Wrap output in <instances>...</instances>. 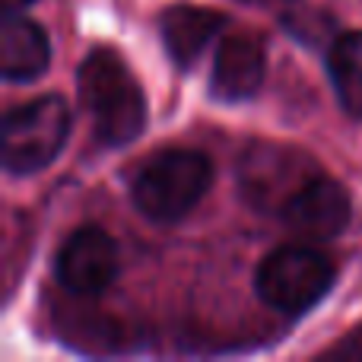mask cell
I'll use <instances>...</instances> for the list:
<instances>
[{
    "instance_id": "obj_1",
    "label": "cell",
    "mask_w": 362,
    "mask_h": 362,
    "mask_svg": "<svg viewBox=\"0 0 362 362\" xmlns=\"http://www.w3.org/2000/svg\"><path fill=\"white\" fill-rule=\"evenodd\" d=\"M80 102L93 121V134L105 146H124L144 134L146 99L137 76L118 51L95 48L76 70Z\"/></svg>"
},
{
    "instance_id": "obj_2",
    "label": "cell",
    "mask_w": 362,
    "mask_h": 362,
    "mask_svg": "<svg viewBox=\"0 0 362 362\" xmlns=\"http://www.w3.org/2000/svg\"><path fill=\"white\" fill-rule=\"evenodd\" d=\"M213 181V165L204 153L172 146L146 159L131 187L134 206L153 223H178L204 200Z\"/></svg>"
},
{
    "instance_id": "obj_3",
    "label": "cell",
    "mask_w": 362,
    "mask_h": 362,
    "mask_svg": "<svg viewBox=\"0 0 362 362\" xmlns=\"http://www.w3.org/2000/svg\"><path fill=\"white\" fill-rule=\"evenodd\" d=\"M70 137V105L61 95H42L6 112L0 153L13 175L48 169Z\"/></svg>"
},
{
    "instance_id": "obj_4",
    "label": "cell",
    "mask_w": 362,
    "mask_h": 362,
    "mask_svg": "<svg viewBox=\"0 0 362 362\" xmlns=\"http://www.w3.org/2000/svg\"><path fill=\"white\" fill-rule=\"evenodd\" d=\"M334 283V264L312 248L270 251L255 274V289L264 305L276 312H305L327 296Z\"/></svg>"
},
{
    "instance_id": "obj_5",
    "label": "cell",
    "mask_w": 362,
    "mask_h": 362,
    "mask_svg": "<svg viewBox=\"0 0 362 362\" xmlns=\"http://www.w3.org/2000/svg\"><path fill=\"white\" fill-rule=\"evenodd\" d=\"M315 175L318 165L312 156L283 144H248L238 156V187L261 213H283Z\"/></svg>"
},
{
    "instance_id": "obj_6",
    "label": "cell",
    "mask_w": 362,
    "mask_h": 362,
    "mask_svg": "<svg viewBox=\"0 0 362 362\" xmlns=\"http://www.w3.org/2000/svg\"><path fill=\"white\" fill-rule=\"evenodd\" d=\"M54 276L70 296H102L118 276V245L108 232L83 226L61 245Z\"/></svg>"
},
{
    "instance_id": "obj_7",
    "label": "cell",
    "mask_w": 362,
    "mask_h": 362,
    "mask_svg": "<svg viewBox=\"0 0 362 362\" xmlns=\"http://www.w3.org/2000/svg\"><path fill=\"white\" fill-rule=\"evenodd\" d=\"M283 223L293 232L305 238H318V242H331L350 223V194L340 181L327 175H315L283 206Z\"/></svg>"
},
{
    "instance_id": "obj_8",
    "label": "cell",
    "mask_w": 362,
    "mask_h": 362,
    "mask_svg": "<svg viewBox=\"0 0 362 362\" xmlns=\"http://www.w3.org/2000/svg\"><path fill=\"white\" fill-rule=\"evenodd\" d=\"M264 83V48L248 35H229L216 48L210 93L219 102H248Z\"/></svg>"
},
{
    "instance_id": "obj_9",
    "label": "cell",
    "mask_w": 362,
    "mask_h": 362,
    "mask_svg": "<svg viewBox=\"0 0 362 362\" xmlns=\"http://www.w3.org/2000/svg\"><path fill=\"white\" fill-rule=\"evenodd\" d=\"M226 16L206 6H191V4H178L163 10L159 16V38H163L169 57L175 61V67L187 70L194 67L204 48L216 38V32H223Z\"/></svg>"
},
{
    "instance_id": "obj_10",
    "label": "cell",
    "mask_w": 362,
    "mask_h": 362,
    "mask_svg": "<svg viewBox=\"0 0 362 362\" xmlns=\"http://www.w3.org/2000/svg\"><path fill=\"white\" fill-rule=\"evenodd\" d=\"M51 45L42 25L25 16L6 13L0 25V74L6 83H32L48 70Z\"/></svg>"
},
{
    "instance_id": "obj_11",
    "label": "cell",
    "mask_w": 362,
    "mask_h": 362,
    "mask_svg": "<svg viewBox=\"0 0 362 362\" xmlns=\"http://www.w3.org/2000/svg\"><path fill=\"white\" fill-rule=\"evenodd\" d=\"M327 74L346 115L362 118V32H340L327 51Z\"/></svg>"
},
{
    "instance_id": "obj_12",
    "label": "cell",
    "mask_w": 362,
    "mask_h": 362,
    "mask_svg": "<svg viewBox=\"0 0 362 362\" xmlns=\"http://www.w3.org/2000/svg\"><path fill=\"white\" fill-rule=\"evenodd\" d=\"M0 4H4V10H6V13H19L23 6H29L32 0H0Z\"/></svg>"
}]
</instances>
